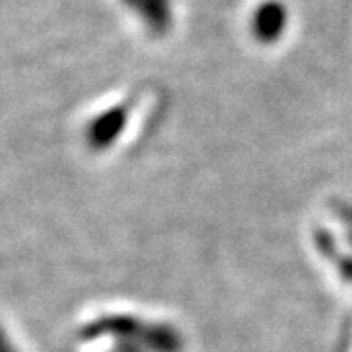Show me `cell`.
I'll return each mask as SVG.
<instances>
[{"label": "cell", "instance_id": "cell-1", "mask_svg": "<svg viewBox=\"0 0 352 352\" xmlns=\"http://www.w3.org/2000/svg\"><path fill=\"white\" fill-rule=\"evenodd\" d=\"M283 23H285V13L283 7L278 5H265L257 15V30L263 38H274L283 30Z\"/></svg>", "mask_w": 352, "mask_h": 352}]
</instances>
